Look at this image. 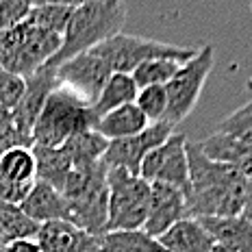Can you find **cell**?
Here are the masks:
<instances>
[{"mask_svg":"<svg viewBox=\"0 0 252 252\" xmlns=\"http://www.w3.org/2000/svg\"><path fill=\"white\" fill-rule=\"evenodd\" d=\"M4 244V239H2V233H0V246H2Z\"/></svg>","mask_w":252,"mask_h":252,"instance_id":"cell-39","label":"cell"},{"mask_svg":"<svg viewBox=\"0 0 252 252\" xmlns=\"http://www.w3.org/2000/svg\"><path fill=\"white\" fill-rule=\"evenodd\" d=\"M178 61H172V59H150V61H144L130 72L133 76L135 85L137 89L141 87H150V85H165L172 76L176 74Z\"/></svg>","mask_w":252,"mask_h":252,"instance_id":"cell-26","label":"cell"},{"mask_svg":"<svg viewBox=\"0 0 252 252\" xmlns=\"http://www.w3.org/2000/svg\"><path fill=\"white\" fill-rule=\"evenodd\" d=\"M9 120H11V111H7L4 107H0V124L9 122Z\"/></svg>","mask_w":252,"mask_h":252,"instance_id":"cell-37","label":"cell"},{"mask_svg":"<svg viewBox=\"0 0 252 252\" xmlns=\"http://www.w3.org/2000/svg\"><path fill=\"white\" fill-rule=\"evenodd\" d=\"M92 50L107 63L111 72H122V74H130L139 63L150 59H172L178 63H185L196 52L191 48L167 44V41H157L126 33L113 35V37L104 39L102 44L94 46Z\"/></svg>","mask_w":252,"mask_h":252,"instance_id":"cell-7","label":"cell"},{"mask_svg":"<svg viewBox=\"0 0 252 252\" xmlns=\"http://www.w3.org/2000/svg\"><path fill=\"white\" fill-rule=\"evenodd\" d=\"M165 252H211L215 241L198 218H185L157 239Z\"/></svg>","mask_w":252,"mask_h":252,"instance_id":"cell-17","label":"cell"},{"mask_svg":"<svg viewBox=\"0 0 252 252\" xmlns=\"http://www.w3.org/2000/svg\"><path fill=\"white\" fill-rule=\"evenodd\" d=\"M20 146L31 148V146H33V139L26 137V135L11 122V120L4 122V124H0V157H2L4 152L13 150V148H20Z\"/></svg>","mask_w":252,"mask_h":252,"instance_id":"cell-32","label":"cell"},{"mask_svg":"<svg viewBox=\"0 0 252 252\" xmlns=\"http://www.w3.org/2000/svg\"><path fill=\"white\" fill-rule=\"evenodd\" d=\"M24 94V78L0 67V107L13 111Z\"/></svg>","mask_w":252,"mask_h":252,"instance_id":"cell-30","label":"cell"},{"mask_svg":"<svg viewBox=\"0 0 252 252\" xmlns=\"http://www.w3.org/2000/svg\"><path fill=\"white\" fill-rule=\"evenodd\" d=\"M31 9H33L31 0H0V31L26 22Z\"/></svg>","mask_w":252,"mask_h":252,"instance_id":"cell-31","label":"cell"},{"mask_svg":"<svg viewBox=\"0 0 252 252\" xmlns=\"http://www.w3.org/2000/svg\"><path fill=\"white\" fill-rule=\"evenodd\" d=\"M35 241L39 252H98V237L85 233L70 220L39 224Z\"/></svg>","mask_w":252,"mask_h":252,"instance_id":"cell-15","label":"cell"},{"mask_svg":"<svg viewBox=\"0 0 252 252\" xmlns=\"http://www.w3.org/2000/svg\"><path fill=\"white\" fill-rule=\"evenodd\" d=\"M187 211L191 218H233L241 215L248 176L237 167L211 161L198 141H187Z\"/></svg>","mask_w":252,"mask_h":252,"instance_id":"cell-1","label":"cell"},{"mask_svg":"<svg viewBox=\"0 0 252 252\" xmlns=\"http://www.w3.org/2000/svg\"><path fill=\"white\" fill-rule=\"evenodd\" d=\"M0 252H2V246H0Z\"/></svg>","mask_w":252,"mask_h":252,"instance_id":"cell-40","label":"cell"},{"mask_svg":"<svg viewBox=\"0 0 252 252\" xmlns=\"http://www.w3.org/2000/svg\"><path fill=\"white\" fill-rule=\"evenodd\" d=\"M98 252H165L144 230H109L98 237Z\"/></svg>","mask_w":252,"mask_h":252,"instance_id":"cell-24","label":"cell"},{"mask_svg":"<svg viewBox=\"0 0 252 252\" xmlns=\"http://www.w3.org/2000/svg\"><path fill=\"white\" fill-rule=\"evenodd\" d=\"M55 72H57V85L65 87L67 92L78 96L89 107L98 98V94L102 92L107 78L113 74L107 63L94 50H85L70 57L67 61L59 63L55 67Z\"/></svg>","mask_w":252,"mask_h":252,"instance_id":"cell-9","label":"cell"},{"mask_svg":"<svg viewBox=\"0 0 252 252\" xmlns=\"http://www.w3.org/2000/svg\"><path fill=\"white\" fill-rule=\"evenodd\" d=\"M94 124H96V118L92 113V107L72 92H67L65 87L57 85L50 92L39 118L35 120L31 137L35 146L59 148L72 135L94 128Z\"/></svg>","mask_w":252,"mask_h":252,"instance_id":"cell-4","label":"cell"},{"mask_svg":"<svg viewBox=\"0 0 252 252\" xmlns=\"http://www.w3.org/2000/svg\"><path fill=\"white\" fill-rule=\"evenodd\" d=\"M2 252H39V246L35 237H24L2 244Z\"/></svg>","mask_w":252,"mask_h":252,"instance_id":"cell-33","label":"cell"},{"mask_svg":"<svg viewBox=\"0 0 252 252\" xmlns=\"http://www.w3.org/2000/svg\"><path fill=\"white\" fill-rule=\"evenodd\" d=\"M61 35L22 22L13 29L0 31V67L18 76H31L57 57Z\"/></svg>","mask_w":252,"mask_h":252,"instance_id":"cell-5","label":"cell"},{"mask_svg":"<svg viewBox=\"0 0 252 252\" xmlns=\"http://www.w3.org/2000/svg\"><path fill=\"white\" fill-rule=\"evenodd\" d=\"M39 224L29 220L20 211L18 204L0 198V233H2L4 244L13 239H24V237H35Z\"/></svg>","mask_w":252,"mask_h":252,"instance_id":"cell-25","label":"cell"},{"mask_svg":"<svg viewBox=\"0 0 252 252\" xmlns=\"http://www.w3.org/2000/svg\"><path fill=\"white\" fill-rule=\"evenodd\" d=\"M107 146L109 141L102 135H98L94 128H89V130H83V133L72 135L65 144H61V148L70 157L72 167H87V165L100 163Z\"/></svg>","mask_w":252,"mask_h":252,"instance_id":"cell-23","label":"cell"},{"mask_svg":"<svg viewBox=\"0 0 252 252\" xmlns=\"http://www.w3.org/2000/svg\"><path fill=\"white\" fill-rule=\"evenodd\" d=\"M211 252H233V250H228V248H224V246H218V244H215Z\"/></svg>","mask_w":252,"mask_h":252,"instance_id":"cell-38","label":"cell"},{"mask_svg":"<svg viewBox=\"0 0 252 252\" xmlns=\"http://www.w3.org/2000/svg\"><path fill=\"white\" fill-rule=\"evenodd\" d=\"M150 204V183L120 167L107 170V233L144 228Z\"/></svg>","mask_w":252,"mask_h":252,"instance_id":"cell-6","label":"cell"},{"mask_svg":"<svg viewBox=\"0 0 252 252\" xmlns=\"http://www.w3.org/2000/svg\"><path fill=\"white\" fill-rule=\"evenodd\" d=\"M135 96H137V85H135L133 76L122 74V72H113V74L107 78V83H104L102 92L98 94V98L92 104L94 118L98 120V118H102L104 113L113 111V109L135 102Z\"/></svg>","mask_w":252,"mask_h":252,"instance_id":"cell-22","label":"cell"},{"mask_svg":"<svg viewBox=\"0 0 252 252\" xmlns=\"http://www.w3.org/2000/svg\"><path fill=\"white\" fill-rule=\"evenodd\" d=\"M35 157V174L37 181L48 183L55 189H63L67 174L72 172V161L65 155V150L61 148H48V146H31Z\"/></svg>","mask_w":252,"mask_h":252,"instance_id":"cell-21","label":"cell"},{"mask_svg":"<svg viewBox=\"0 0 252 252\" xmlns=\"http://www.w3.org/2000/svg\"><path fill=\"white\" fill-rule=\"evenodd\" d=\"M0 181L4 187V200L20 204V200L29 193L33 183L37 181L35 174V157L33 150L20 146L0 157Z\"/></svg>","mask_w":252,"mask_h":252,"instance_id":"cell-14","label":"cell"},{"mask_svg":"<svg viewBox=\"0 0 252 252\" xmlns=\"http://www.w3.org/2000/svg\"><path fill=\"white\" fill-rule=\"evenodd\" d=\"M67 202V220L85 233H107V165L72 167L61 189Z\"/></svg>","mask_w":252,"mask_h":252,"instance_id":"cell-2","label":"cell"},{"mask_svg":"<svg viewBox=\"0 0 252 252\" xmlns=\"http://www.w3.org/2000/svg\"><path fill=\"white\" fill-rule=\"evenodd\" d=\"M241 215L252 222V176L248 178V185H246V198H244V209H241Z\"/></svg>","mask_w":252,"mask_h":252,"instance_id":"cell-34","label":"cell"},{"mask_svg":"<svg viewBox=\"0 0 252 252\" xmlns=\"http://www.w3.org/2000/svg\"><path fill=\"white\" fill-rule=\"evenodd\" d=\"M135 104L141 113L146 115L148 122H161L165 118L167 109V96H165V85H150L137 89Z\"/></svg>","mask_w":252,"mask_h":252,"instance_id":"cell-29","label":"cell"},{"mask_svg":"<svg viewBox=\"0 0 252 252\" xmlns=\"http://www.w3.org/2000/svg\"><path fill=\"white\" fill-rule=\"evenodd\" d=\"M198 148L207 159L218 161V163H226L230 167H237L246 176H252V146L237 141L224 133L215 130L207 139L198 141Z\"/></svg>","mask_w":252,"mask_h":252,"instance_id":"cell-18","label":"cell"},{"mask_svg":"<svg viewBox=\"0 0 252 252\" xmlns=\"http://www.w3.org/2000/svg\"><path fill=\"white\" fill-rule=\"evenodd\" d=\"M198 220L218 246H224L233 252H252V222L244 215Z\"/></svg>","mask_w":252,"mask_h":252,"instance_id":"cell-19","label":"cell"},{"mask_svg":"<svg viewBox=\"0 0 252 252\" xmlns=\"http://www.w3.org/2000/svg\"><path fill=\"white\" fill-rule=\"evenodd\" d=\"M139 176L146 183H163L185 191L189 178L185 135L172 133L161 146L150 150L139 165Z\"/></svg>","mask_w":252,"mask_h":252,"instance_id":"cell-10","label":"cell"},{"mask_svg":"<svg viewBox=\"0 0 252 252\" xmlns=\"http://www.w3.org/2000/svg\"><path fill=\"white\" fill-rule=\"evenodd\" d=\"M20 211L35 224L55 222V220H67V202L59 189L48 183L35 181L29 193L20 200Z\"/></svg>","mask_w":252,"mask_h":252,"instance_id":"cell-16","label":"cell"},{"mask_svg":"<svg viewBox=\"0 0 252 252\" xmlns=\"http://www.w3.org/2000/svg\"><path fill=\"white\" fill-rule=\"evenodd\" d=\"M185 218H189L185 191L172 185H163V183H150L148 218H146L141 230L150 237L159 239L167 228Z\"/></svg>","mask_w":252,"mask_h":252,"instance_id":"cell-12","label":"cell"},{"mask_svg":"<svg viewBox=\"0 0 252 252\" xmlns=\"http://www.w3.org/2000/svg\"><path fill=\"white\" fill-rule=\"evenodd\" d=\"M213 70V46L207 44L178 65L176 74L165 83L167 109L163 122L176 126L196 109L204 83Z\"/></svg>","mask_w":252,"mask_h":252,"instance_id":"cell-8","label":"cell"},{"mask_svg":"<svg viewBox=\"0 0 252 252\" xmlns=\"http://www.w3.org/2000/svg\"><path fill=\"white\" fill-rule=\"evenodd\" d=\"M72 11H74V9H70V7H50V4H41V7L31 9L26 22L63 37L65 26H67V22H70Z\"/></svg>","mask_w":252,"mask_h":252,"instance_id":"cell-27","label":"cell"},{"mask_svg":"<svg viewBox=\"0 0 252 252\" xmlns=\"http://www.w3.org/2000/svg\"><path fill=\"white\" fill-rule=\"evenodd\" d=\"M124 0H78V4H107V7H111V4H122Z\"/></svg>","mask_w":252,"mask_h":252,"instance_id":"cell-36","label":"cell"},{"mask_svg":"<svg viewBox=\"0 0 252 252\" xmlns=\"http://www.w3.org/2000/svg\"><path fill=\"white\" fill-rule=\"evenodd\" d=\"M150 122L137 109V104L130 102L104 113L102 118H98L96 124H94V130L98 135H102L107 141H113V139H124V137H130V135H137Z\"/></svg>","mask_w":252,"mask_h":252,"instance_id":"cell-20","label":"cell"},{"mask_svg":"<svg viewBox=\"0 0 252 252\" xmlns=\"http://www.w3.org/2000/svg\"><path fill=\"white\" fill-rule=\"evenodd\" d=\"M218 133H224L228 137L252 146V100L241 104L239 109H235L230 115H226L220 124Z\"/></svg>","mask_w":252,"mask_h":252,"instance_id":"cell-28","label":"cell"},{"mask_svg":"<svg viewBox=\"0 0 252 252\" xmlns=\"http://www.w3.org/2000/svg\"><path fill=\"white\" fill-rule=\"evenodd\" d=\"M33 7H41V4H50V7H70L74 9L78 4V0H31Z\"/></svg>","mask_w":252,"mask_h":252,"instance_id":"cell-35","label":"cell"},{"mask_svg":"<svg viewBox=\"0 0 252 252\" xmlns=\"http://www.w3.org/2000/svg\"><path fill=\"white\" fill-rule=\"evenodd\" d=\"M172 133H174V126L163 122V120L161 122H150L137 135L109 141L107 150L102 155V163L107 165V170L120 167V170H126L130 174L139 176V165L146 159V155L163 144Z\"/></svg>","mask_w":252,"mask_h":252,"instance_id":"cell-11","label":"cell"},{"mask_svg":"<svg viewBox=\"0 0 252 252\" xmlns=\"http://www.w3.org/2000/svg\"><path fill=\"white\" fill-rule=\"evenodd\" d=\"M126 22V4H76L65 26L61 39V48L48 65L57 67L78 52L92 50L94 46L102 44L104 39L122 33Z\"/></svg>","mask_w":252,"mask_h":252,"instance_id":"cell-3","label":"cell"},{"mask_svg":"<svg viewBox=\"0 0 252 252\" xmlns=\"http://www.w3.org/2000/svg\"><path fill=\"white\" fill-rule=\"evenodd\" d=\"M55 87H57V72L50 65H44L35 74L24 78V94L20 98L18 107L11 111V122L22 130L26 137H31L35 120L39 118L41 109H44V104Z\"/></svg>","mask_w":252,"mask_h":252,"instance_id":"cell-13","label":"cell"}]
</instances>
